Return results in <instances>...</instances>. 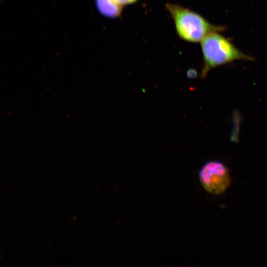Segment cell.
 <instances>
[{
	"label": "cell",
	"instance_id": "1",
	"mask_svg": "<svg viewBox=\"0 0 267 267\" xmlns=\"http://www.w3.org/2000/svg\"><path fill=\"white\" fill-rule=\"evenodd\" d=\"M166 8L174 20L178 35L187 42H201L209 34L226 29L211 24L199 14L178 4L168 3Z\"/></svg>",
	"mask_w": 267,
	"mask_h": 267
},
{
	"label": "cell",
	"instance_id": "4",
	"mask_svg": "<svg viewBox=\"0 0 267 267\" xmlns=\"http://www.w3.org/2000/svg\"><path fill=\"white\" fill-rule=\"evenodd\" d=\"M95 2L99 12L105 17L115 18L122 14L123 6L116 0H95Z\"/></svg>",
	"mask_w": 267,
	"mask_h": 267
},
{
	"label": "cell",
	"instance_id": "5",
	"mask_svg": "<svg viewBox=\"0 0 267 267\" xmlns=\"http://www.w3.org/2000/svg\"><path fill=\"white\" fill-rule=\"evenodd\" d=\"M116 1L121 5L122 6H125L126 5L132 4L136 2L138 0H116Z\"/></svg>",
	"mask_w": 267,
	"mask_h": 267
},
{
	"label": "cell",
	"instance_id": "2",
	"mask_svg": "<svg viewBox=\"0 0 267 267\" xmlns=\"http://www.w3.org/2000/svg\"><path fill=\"white\" fill-rule=\"evenodd\" d=\"M200 43L204 59L202 78L206 77L210 70L218 66L236 60H254L253 57L240 51L218 32L209 34Z\"/></svg>",
	"mask_w": 267,
	"mask_h": 267
},
{
	"label": "cell",
	"instance_id": "6",
	"mask_svg": "<svg viewBox=\"0 0 267 267\" xmlns=\"http://www.w3.org/2000/svg\"><path fill=\"white\" fill-rule=\"evenodd\" d=\"M196 75V72L193 69H190L187 72V75L189 78H194Z\"/></svg>",
	"mask_w": 267,
	"mask_h": 267
},
{
	"label": "cell",
	"instance_id": "3",
	"mask_svg": "<svg viewBox=\"0 0 267 267\" xmlns=\"http://www.w3.org/2000/svg\"><path fill=\"white\" fill-rule=\"evenodd\" d=\"M199 178L205 190L215 195L223 192L230 181L227 168L222 162L215 160L203 165L199 171Z\"/></svg>",
	"mask_w": 267,
	"mask_h": 267
}]
</instances>
